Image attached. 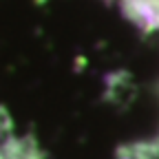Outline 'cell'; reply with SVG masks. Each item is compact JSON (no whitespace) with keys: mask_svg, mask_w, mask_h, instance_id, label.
Segmentation results:
<instances>
[{"mask_svg":"<svg viewBox=\"0 0 159 159\" xmlns=\"http://www.w3.org/2000/svg\"><path fill=\"white\" fill-rule=\"evenodd\" d=\"M0 159H40V157L31 139L7 135L5 139H0Z\"/></svg>","mask_w":159,"mask_h":159,"instance_id":"6da1fadb","label":"cell"}]
</instances>
